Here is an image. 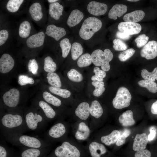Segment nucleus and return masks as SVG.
I'll return each instance as SVG.
<instances>
[{"mask_svg": "<svg viewBox=\"0 0 157 157\" xmlns=\"http://www.w3.org/2000/svg\"><path fill=\"white\" fill-rule=\"evenodd\" d=\"M0 127L3 134L21 133L27 129L23 116L18 113H8L0 118Z\"/></svg>", "mask_w": 157, "mask_h": 157, "instance_id": "f257e3e1", "label": "nucleus"}, {"mask_svg": "<svg viewBox=\"0 0 157 157\" xmlns=\"http://www.w3.org/2000/svg\"><path fill=\"white\" fill-rule=\"evenodd\" d=\"M3 135L5 139L12 144L28 148H43L49 144L46 140L22 134L8 133Z\"/></svg>", "mask_w": 157, "mask_h": 157, "instance_id": "f03ea898", "label": "nucleus"}, {"mask_svg": "<svg viewBox=\"0 0 157 157\" xmlns=\"http://www.w3.org/2000/svg\"><path fill=\"white\" fill-rule=\"evenodd\" d=\"M27 129L38 131L45 128L47 120L41 111L35 109L28 110L23 116Z\"/></svg>", "mask_w": 157, "mask_h": 157, "instance_id": "7ed1b4c3", "label": "nucleus"}, {"mask_svg": "<svg viewBox=\"0 0 157 157\" xmlns=\"http://www.w3.org/2000/svg\"><path fill=\"white\" fill-rule=\"evenodd\" d=\"M102 26V22L98 18L94 17L87 18L83 22L79 30L80 36L84 40H88Z\"/></svg>", "mask_w": 157, "mask_h": 157, "instance_id": "20e7f679", "label": "nucleus"}, {"mask_svg": "<svg viewBox=\"0 0 157 157\" xmlns=\"http://www.w3.org/2000/svg\"><path fill=\"white\" fill-rule=\"evenodd\" d=\"M92 62L96 66H101L102 70L105 72L110 69V62L113 57V54L110 49H106L103 51L98 49L94 51L91 54Z\"/></svg>", "mask_w": 157, "mask_h": 157, "instance_id": "39448f33", "label": "nucleus"}, {"mask_svg": "<svg viewBox=\"0 0 157 157\" xmlns=\"http://www.w3.org/2000/svg\"><path fill=\"white\" fill-rule=\"evenodd\" d=\"M56 157H81L80 150L69 142L65 141L57 147L54 151Z\"/></svg>", "mask_w": 157, "mask_h": 157, "instance_id": "423d86ee", "label": "nucleus"}, {"mask_svg": "<svg viewBox=\"0 0 157 157\" xmlns=\"http://www.w3.org/2000/svg\"><path fill=\"white\" fill-rule=\"evenodd\" d=\"M28 13L30 18L38 24L44 23L46 19L45 9L40 1H34L30 6Z\"/></svg>", "mask_w": 157, "mask_h": 157, "instance_id": "0eeeda50", "label": "nucleus"}, {"mask_svg": "<svg viewBox=\"0 0 157 157\" xmlns=\"http://www.w3.org/2000/svg\"><path fill=\"white\" fill-rule=\"evenodd\" d=\"M132 97L129 90L124 87H119L112 103L116 109H120L129 106L130 105Z\"/></svg>", "mask_w": 157, "mask_h": 157, "instance_id": "6e6552de", "label": "nucleus"}, {"mask_svg": "<svg viewBox=\"0 0 157 157\" xmlns=\"http://www.w3.org/2000/svg\"><path fill=\"white\" fill-rule=\"evenodd\" d=\"M2 99L6 106L10 109L14 108L17 107L20 102V92L16 88H11L3 94Z\"/></svg>", "mask_w": 157, "mask_h": 157, "instance_id": "1a4fd4ad", "label": "nucleus"}, {"mask_svg": "<svg viewBox=\"0 0 157 157\" xmlns=\"http://www.w3.org/2000/svg\"><path fill=\"white\" fill-rule=\"evenodd\" d=\"M45 40L44 31H40L30 36L26 40L25 45L31 49L40 48L45 43Z\"/></svg>", "mask_w": 157, "mask_h": 157, "instance_id": "9d476101", "label": "nucleus"}, {"mask_svg": "<svg viewBox=\"0 0 157 157\" xmlns=\"http://www.w3.org/2000/svg\"><path fill=\"white\" fill-rule=\"evenodd\" d=\"M141 57L147 60H152L157 56V40H155L148 41L141 50Z\"/></svg>", "mask_w": 157, "mask_h": 157, "instance_id": "9b49d317", "label": "nucleus"}, {"mask_svg": "<svg viewBox=\"0 0 157 157\" xmlns=\"http://www.w3.org/2000/svg\"><path fill=\"white\" fill-rule=\"evenodd\" d=\"M66 132V128L63 123L59 122L53 125L46 134L48 140L59 139L63 137Z\"/></svg>", "mask_w": 157, "mask_h": 157, "instance_id": "f8f14e48", "label": "nucleus"}, {"mask_svg": "<svg viewBox=\"0 0 157 157\" xmlns=\"http://www.w3.org/2000/svg\"><path fill=\"white\" fill-rule=\"evenodd\" d=\"M117 28L119 31L130 35L138 34L142 29L140 24L136 22H126L120 23Z\"/></svg>", "mask_w": 157, "mask_h": 157, "instance_id": "ddd939ff", "label": "nucleus"}, {"mask_svg": "<svg viewBox=\"0 0 157 157\" xmlns=\"http://www.w3.org/2000/svg\"><path fill=\"white\" fill-rule=\"evenodd\" d=\"M46 37L53 38L58 41L66 34L65 28L56 26L53 24H49L46 26L44 31Z\"/></svg>", "mask_w": 157, "mask_h": 157, "instance_id": "4468645a", "label": "nucleus"}, {"mask_svg": "<svg viewBox=\"0 0 157 157\" xmlns=\"http://www.w3.org/2000/svg\"><path fill=\"white\" fill-rule=\"evenodd\" d=\"M15 61L13 58L10 54L3 53L0 58V72L6 74L10 72L13 68Z\"/></svg>", "mask_w": 157, "mask_h": 157, "instance_id": "2eb2a0df", "label": "nucleus"}, {"mask_svg": "<svg viewBox=\"0 0 157 157\" xmlns=\"http://www.w3.org/2000/svg\"><path fill=\"white\" fill-rule=\"evenodd\" d=\"M33 27L31 22L28 19L22 20L20 23L17 31L19 38L26 40L32 34Z\"/></svg>", "mask_w": 157, "mask_h": 157, "instance_id": "dca6fc26", "label": "nucleus"}, {"mask_svg": "<svg viewBox=\"0 0 157 157\" xmlns=\"http://www.w3.org/2000/svg\"><path fill=\"white\" fill-rule=\"evenodd\" d=\"M87 9L90 14L95 16H100L105 13L108 7L105 3L93 1L88 3Z\"/></svg>", "mask_w": 157, "mask_h": 157, "instance_id": "f3484780", "label": "nucleus"}, {"mask_svg": "<svg viewBox=\"0 0 157 157\" xmlns=\"http://www.w3.org/2000/svg\"><path fill=\"white\" fill-rule=\"evenodd\" d=\"M148 140L147 136L145 133L136 135L133 145V149L139 151L145 149Z\"/></svg>", "mask_w": 157, "mask_h": 157, "instance_id": "a211bd4d", "label": "nucleus"}, {"mask_svg": "<svg viewBox=\"0 0 157 157\" xmlns=\"http://www.w3.org/2000/svg\"><path fill=\"white\" fill-rule=\"evenodd\" d=\"M88 151L91 157H101L107 151L106 147L103 144L94 141L90 143Z\"/></svg>", "mask_w": 157, "mask_h": 157, "instance_id": "6ab92c4d", "label": "nucleus"}, {"mask_svg": "<svg viewBox=\"0 0 157 157\" xmlns=\"http://www.w3.org/2000/svg\"><path fill=\"white\" fill-rule=\"evenodd\" d=\"M38 107L41 110L47 121L54 118L56 113L53 109L44 100H40L38 103Z\"/></svg>", "mask_w": 157, "mask_h": 157, "instance_id": "aec40b11", "label": "nucleus"}, {"mask_svg": "<svg viewBox=\"0 0 157 157\" xmlns=\"http://www.w3.org/2000/svg\"><path fill=\"white\" fill-rule=\"evenodd\" d=\"M63 6L58 2L49 3V15L51 18L56 20H58L63 15Z\"/></svg>", "mask_w": 157, "mask_h": 157, "instance_id": "412c9836", "label": "nucleus"}, {"mask_svg": "<svg viewBox=\"0 0 157 157\" xmlns=\"http://www.w3.org/2000/svg\"><path fill=\"white\" fill-rule=\"evenodd\" d=\"M75 113L76 116L82 120L87 119L90 114L89 104L86 102L80 103L75 109Z\"/></svg>", "mask_w": 157, "mask_h": 157, "instance_id": "4be33fe9", "label": "nucleus"}, {"mask_svg": "<svg viewBox=\"0 0 157 157\" xmlns=\"http://www.w3.org/2000/svg\"><path fill=\"white\" fill-rule=\"evenodd\" d=\"M127 6L124 4H115L109 12L108 18L116 20L118 17H120L127 12Z\"/></svg>", "mask_w": 157, "mask_h": 157, "instance_id": "5701e85b", "label": "nucleus"}, {"mask_svg": "<svg viewBox=\"0 0 157 157\" xmlns=\"http://www.w3.org/2000/svg\"><path fill=\"white\" fill-rule=\"evenodd\" d=\"M84 17L83 13L78 9L73 10L67 20L66 23L70 27H73L79 24Z\"/></svg>", "mask_w": 157, "mask_h": 157, "instance_id": "b1692460", "label": "nucleus"}, {"mask_svg": "<svg viewBox=\"0 0 157 157\" xmlns=\"http://www.w3.org/2000/svg\"><path fill=\"white\" fill-rule=\"evenodd\" d=\"M90 134V130L85 123L81 122L78 125V128L75 133V138L78 140L87 139Z\"/></svg>", "mask_w": 157, "mask_h": 157, "instance_id": "393cba45", "label": "nucleus"}, {"mask_svg": "<svg viewBox=\"0 0 157 157\" xmlns=\"http://www.w3.org/2000/svg\"><path fill=\"white\" fill-rule=\"evenodd\" d=\"M25 1L24 0H9L6 4V10L9 13H16L20 11Z\"/></svg>", "mask_w": 157, "mask_h": 157, "instance_id": "a878e982", "label": "nucleus"}, {"mask_svg": "<svg viewBox=\"0 0 157 157\" xmlns=\"http://www.w3.org/2000/svg\"><path fill=\"white\" fill-rule=\"evenodd\" d=\"M120 123L124 126H133L135 123L133 117V113L131 110H127L124 112L119 117Z\"/></svg>", "mask_w": 157, "mask_h": 157, "instance_id": "bb28decb", "label": "nucleus"}, {"mask_svg": "<svg viewBox=\"0 0 157 157\" xmlns=\"http://www.w3.org/2000/svg\"><path fill=\"white\" fill-rule=\"evenodd\" d=\"M145 15V13L143 11L137 10L125 14L123 19L124 22H136L142 19Z\"/></svg>", "mask_w": 157, "mask_h": 157, "instance_id": "cd10ccee", "label": "nucleus"}, {"mask_svg": "<svg viewBox=\"0 0 157 157\" xmlns=\"http://www.w3.org/2000/svg\"><path fill=\"white\" fill-rule=\"evenodd\" d=\"M120 134L119 131L114 130L109 135L101 137V141L106 145H110L117 142Z\"/></svg>", "mask_w": 157, "mask_h": 157, "instance_id": "c85d7f7f", "label": "nucleus"}, {"mask_svg": "<svg viewBox=\"0 0 157 157\" xmlns=\"http://www.w3.org/2000/svg\"><path fill=\"white\" fill-rule=\"evenodd\" d=\"M103 113V108L99 102L96 100L92 101L90 107V113L93 117L98 118Z\"/></svg>", "mask_w": 157, "mask_h": 157, "instance_id": "c756f323", "label": "nucleus"}, {"mask_svg": "<svg viewBox=\"0 0 157 157\" xmlns=\"http://www.w3.org/2000/svg\"><path fill=\"white\" fill-rule=\"evenodd\" d=\"M42 95L44 101L48 104L56 107L61 106L62 104L61 100L49 92L46 91H44Z\"/></svg>", "mask_w": 157, "mask_h": 157, "instance_id": "7c9ffc66", "label": "nucleus"}, {"mask_svg": "<svg viewBox=\"0 0 157 157\" xmlns=\"http://www.w3.org/2000/svg\"><path fill=\"white\" fill-rule=\"evenodd\" d=\"M57 65L50 56L45 57L44 59L43 69L48 73L54 72L56 70Z\"/></svg>", "mask_w": 157, "mask_h": 157, "instance_id": "2f4dec72", "label": "nucleus"}, {"mask_svg": "<svg viewBox=\"0 0 157 157\" xmlns=\"http://www.w3.org/2000/svg\"><path fill=\"white\" fill-rule=\"evenodd\" d=\"M46 78L48 83L51 86L58 88L61 87L60 78L56 73L55 72L48 73Z\"/></svg>", "mask_w": 157, "mask_h": 157, "instance_id": "473e14b6", "label": "nucleus"}, {"mask_svg": "<svg viewBox=\"0 0 157 157\" xmlns=\"http://www.w3.org/2000/svg\"><path fill=\"white\" fill-rule=\"evenodd\" d=\"M138 84L140 86L147 88L151 93L157 92V84L154 81L144 79L139 81Z\"/></svg>", "mask_w": 157, "mask_h": 157, "instance_id": "72a5a7b5", "label": "nucleus"}, {"mask_svg": "<svg viewBox=\"0 0 157 157\" xmlns=\"http://www.w3.org/2000/svg\"><path fill=\"white\" fill-rule=\"evenodd\" d=\"M59 46L61 49L62 57L66 58L68 56L72 47L69 40L67 38L62 39L60 42Z\"/></svg>", "mask_w": 157, "mask_h": 157, "instance_id": "f704fd0d", "label": "nucleus"}, {"mask_svg": "<svg viewBox=\"0 0 157 157\" xmlns=\"http://www.w3.org/2000/svg\"><path fill=\"white\" fill-rule=\"evenodd\" d=\"M83 48L81 44L74 42L71 47V53L72 59L73 60H76L83 53Z\"/></svg>", "mask_w": 157, "mask_h": 157, "instance_id": "c9c22d12", "label": "nucleus"}, {"mask_svg": "<svg viewBox=\"0 0 157 157\" xmlns=\"http://www.w3.org/2000/svg\"><path fill=\"white\" fill-rule=\"evenodd\" d=\"M48 89L52 93L58 95L64 98L69 97L71 95V92L68 90L56 88L51 86H49Z\"/></svg>", "mask_w": 157, "mask_h": 157, "instance_id": "e433bc0d", "label": "nucleus"}, {"mask_svg": "<svg viewBox=\"0 0 157 157\" xmlns=\"http://www.w3.org/2000/svg\"><path fill=\"white\" fill-rule=\"evenodd\" d=\"M92 62L91 55L87 53L79 58L77 61V65L79 67L82 68L90 65Z\"/></svg>", "mask_w": 157, "mask_h": 157, "instance_id": "4c0bfd02", "label": "nucleus"}, {"mask_svg": "<svg viewBox=\"0 0 157 157\" xmlns=\"http://www.w3.org/2000/svg\"><path fill=\"white\" fill-rule=\"evenodd\" d=\"M67 75L70 80L74 82H81L83 79L82 75L74 69H70L67 72Z\"/></svg>", "mask_w": 157, "mask_h": 157, "instance_id": "58836bf2", "label": "nucleus"}, {"mask_svg": "<svg viewBox=\"0 0 157 157\" xmlns=\"http://www.w3.org/2000/svg\"><path fill=\"white\" fill-rule=\"evenodd\" d=\"M41 148H28L24 150L21 154V157H39L41 154Z\"/></svg>", "mask_w": 157, "mask_h": 157, "instance_id": "ea45409f", "label": "nucleus"}, {"mask_svg": "<svg viewBox=\"0 0 157 157\" xmlns=\"http://www.w3.org/2000/svg\"><path fill=\"white\" fill-rule=\"evenodd\" d=\"M141 75L144 79L154 81L157 80V67H156L151 72H148L144 69L141 71Z\"/></svg>", "mask_w": 157, "mask_h": 157, "instance_id": "a19ab883", "label": "nucleus"}, {"mask_svg": "<svg viewBox=\"0 0 157 157\" xmlns=\"http://www.w3.org/2000/svg\"><path fill=\"white\" fill-rule=\"evenodd\" d=\"M27 68L28 71L33 74H37L39 69V65L36 59L34 58L30 59L28 63Z\"/></svg>", "mask_w": 157, "mask_h": 157, "instance_id": "79ce46f5", "label": "nucleus"}, {"mask_svg": "<svg viewBox=\"0 0 157 157\" xmlns=\"http://www.w3.org/2000/svg\"><path fill=\"white\" fill-rule=\"evenodd\" d=\"M119 136L116 142V145L118 146L124 144L126 142V138L128 137L131 134L130 130L125 129L120 132Z\"/></svg>", "mask_w": 157, "mask_h": 157, "instance_id": "37998d69", "label": "nucleus"}, {"mask_svg": "<svg viewBox=\"0 0 157 157\" xmlns=\"http://www.w3.org/2000/svg\"><path fill=\"white\" fill-rule=\"evenodd\" d=\"M135 50L131 48L127 49L120 53L118 56L120 61L124 62L128 60L135 53Z\"/></svg>", "mask_w": 157, "mask_h": 157, "instance_id": "c03bdc74", "label": "nucleus"}, {"mask_svg": "<svg viewBox=\"0 0 157 157\" xmlns=\"http://www.w3.org/2000/svg\"><path fill=\"white\" fill-rule=\"evenodd\" d=\"M113 47L117 51H122L126 50L128 46L123 41L118 38L114 39L113 41Z\"/></svg>", "mask_w": 157, "mask_h": 157, "instance_id": "a18cd8bd", "label": "nucleus"}, {"mask_svg": "<svg viewBox=\"0 0 157 157\" xmlns=\"http://www.w3.org/2000/svg\"><path fill=\"white\" fill-rule=\"evenodd\" d=\"M18 82L20 85L24 86L28 84H33L35 81L31 77L24 75H20L18 77Z\"/></svg>", "mask_w": 157, "mask_h": 157, "instance_id": "49530a36", "label": "nucleus"}, {"mask_svg": "<svg viewBox=\"0 0 157 157\" xmlns=\"http://www.w3.org/2000/svg\"><path fill=\"white\" fill-rule=\"evenodd\" d=\"M10 36L8 29L5 28L1 29L0 30V46L1 48L4 45L8 40Z\"/></svg>", "mask_w": 157, "mask_h": 157, "instance_id": "de8ad7c7", "label": "nucleus"}, {"mask_svg": "<svg viewBox=\"0 0 157 157\" xmlns=\"http://www.w3.org/2000/svg\"><path fill=\"white\" fill-rule=\"evenodd\" d=\"M149 37L145 34H142L138 36L135 40L136 46L138 48H140L145 45L148 42Z\"/></svg>", "mask_w": 157, "mask_h": 157, "instance_id": "09e8293b", "label": "nucleus"}, {"mask_svg": "<svg viewBox=\"0 0 157 157\" xmlns=\"http://www.w3.org/2000/svg\"><path fill=\"white\" fill-rule=\"evenodd\" d=\"M150 152L147 149L137 151L135 154V157H151Z\"/></svg>", "mask_w": 157, "mask_h": 157, "instance_id": "8fccbe9b", "label": "nucleus"}, {"mask_svg": "<svg viewBox=\"0 0 157 157\" xmlns=\"http://www.w3.org/2000/svg\"><path fill=\"white\" fill-rule=\"evenodd\" d=\"M93 72L95 75L100 78H104L106 75L105 71L103 70H101L98 67H95L93 69Z\"/></svg>", "mask_w": 157, "mask_h": 157, "instance_id": "3c124183", "label": "nucleus"}, {"mask_svg": "<svg viewBox=\"0 0 157 157\" xmlns=\"http://www.w3.org/2000/svg\"><path fill=\"white\" fill-rule=\"evenodd\" d=\"M150 134L147 136L148 141L153 140L156 137L157 130L154 126H151L149 129Z\"/></svg>", "mask_w": 157, "mask_h": 157, "instance_id": "603ef678", "label": "nucleus"}, {"mask_svg": "<svg viewBox=\"0 0 157 157\" xmlns=\"http://www.w3.org/2000/svg\"><path fill=\"white\" fill-rule=\"evenodd\" d=\"M105 90V88L104 87L95 88V89L93 92V94L95 97H99L102 94Z\"/></svg>", "mask_w": 157, "mask_h": 157, "instance_id": "864d4df0", "label": "nucleus"}, {"mask_svg": "<svg viewBox=\"0 0 157 157\" xmlns=\"http://www.w3.org/2000/svg\"><path fill=\"white\" fill-rule=\"evenodd\" d=\"M116 36L118 39L124 40L129 39L130 37V35L119 31H118L117 32Z\"/></svg>", "mask_w": 157, "mask_h": 157, "instance_id": "5fc2aeb1", "label": "nucleus"}, {"mask_svg": "<svg viewBox=\"0 0 157 157\" xmlns=\"http://www.w3.org/2000/svg\"><path fill=\"white\" fill-rule=\"evenodd\" d=\"M4 144L0 143V157H6L7 155V151L6 150L5 146L4 145Z\"/></svg>", "mask_w": 157, "mask_h": 157, "instance_id": "6e6d98bb", "label": "nucleus"}, {"mask_svg": "<svg viewBox=\"0 0 157 157\" xmlns=\"http://www.w3.org/2000/svg\"><path fill=\"white\" fill-rule=\"evenodd\" d=\"M151 110L152 114L157 115V100L154 102L152 105Z\"/></svg>", "mask_w": 157, "mask_h": 157, "instance_id": "4d7b16f0", "label": "nucleus"}, {"mask_svg": "<svg viewBox=\"0 0 157 157\" xmlns=\"http://www.w3.org/2000/svg\"><path fill=\"white\" fill-rule=\"evenodd\" d=\"M92 84L95 88L104 87V82L103 81H93L92 82Z\"/></svg>", "mask_w": 157, "mask_h": 157, "instance_id": "13d9d810", "label": "nucleus"}, {"mask_svg": "<svg viewBox=\"0 0 157 157\" xmlns=\"http://www.w3.org/2000/svg\"><path fill=\"white\" fill-rule=\"evenodd\" d=\"M91 79L93 81H103L104 78H100L95 75L92 76Z\"/></svg>", "mask_w": 157, "mask_h": 157, "instance_id": "bf43d9fd", "label": "nucleus"}, {"mask_svg": "<svg viewBox=\"0 0 157 157\" xmlns=\"http://www.w3.org/2000/svg\"><path fill=\"white\" fill-rule=\"evenodd\" d=\"M59 0H47L48 2L49 3H53L56 2H58Z\"/></svg>", "mask_w": 157, "mask_h": 157, "instance_id": "052dcab7", "label": "nucleus"}, {"mask_svg": "<svg viewBox=\"0 0 157 157\" xmlns=\"http://www.w3.org/2000/svg\"><path fill=\"white\" fill-rule=\"evenodd\" d=\"M127 1L131 2H136L139 1L138 0H128Z\"/></svg>", "mask_w": 157, "mask_h": 157, "instance_id": "680f3d73", "label": "nucleus"}]
</instances>
